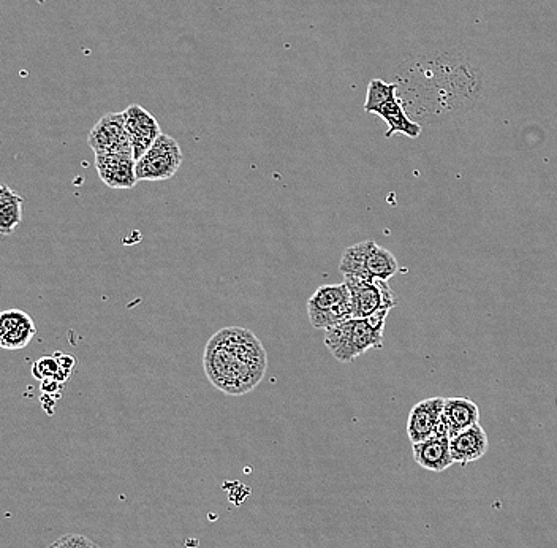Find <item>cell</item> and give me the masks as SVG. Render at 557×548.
Instances as JSON below:
<instances>
[{"label":"cell","mask_w":557,"mask_h":548,"mask_svg":"<svg viewBox=\"0 0 557 548\" xmlns=\"http://www.w3.org/2000/svg\"><path fill=\"white\" fill-rule=\"evenodd\" d=\"M203 366L217 390L225 395L243 396L263 381L268 355L262 341L249 328L227 327L209 339Z\"/></svg>","instance_id":"1"},{"label":"cell","mask_w":557,"mask_h":548,"mask_svg":"<svg viewBox=\"0 0 557 548\" xmlns=\"http://www.w3.org/2000/svg\"><path fill=\"white\" fill-rule=\"evenodd\" d=\"M387 314L369 319H350L325 330V346L338 362L350 363L360 355L383 346Z\"/></svg>","instance_id":"2"},{"label":"cell","mask_w":557,"mask_h":548,"mask_svg":"<svg viewBox=\"0 0 557 548\" xmlns=\"http://www.w3.org/2000/svg\"><path fill=\"white\" fill-rule=\"evenodd\" d=\"M339 270L344 278L388 281L398 273L399 267L395 255L388 249L376 241L366 240L345 249Z\"/></svg>","instance_id":"3"},{"label":"cell","mask_w":557,"mask_h":548,"mask_svg":"<svg viewBox=\"0 0 557 548\" xmlns=\"http://www.w3.org/2000/svg\"><path fill=\"white\" fill-rule=\"evenodd\" d=\"M307 316L314 328H328L353 319L352 298L345 282L323 286L307 300Z\"/></svg>","instance_id":"4"},{"label":"cell","mask_w":557,"mask_h":548,"mask_svg":"<svg viewBox=\"0 0 557 548\" xmlns=\"http://www.w3.org/2000/svg\"><path fill=\"white\" fill-rule=\"evenodd\" d=\"M352 298L353 319H369L390 313L398 305V297L388 286V281L344 278Z\"/></svg>","instance_id":"5"},{"label":"cell","mask_w":557,"mask_h":548,"mask_svg":"<svg viewBox=\"0 0 557 548\" xmlns=\"http://www.w3.org/2000/svg\"><path fill=\"white\" fill-rule=\"evenodd\" d=\"M182 165V151L178 141L162 134L148 153L137 160V178L140 181H167L178 173Z\"/></svg>","instance_id":"6"},{"label":"cell","mask_w":557,"mask_h":548,"mask_svg":"<svg viewBox=\"0 0 557 548\" xmlns=\"http://www.w3.org/2000/svg\"><path fill=\"white\" fill-rule=\"evenodd\" d=\"M88 143L95 156L133 154L129 135H127L124 111L108 113L107 116L99 119V122L89 132Z\"/></svg>","instance_id":"7"},{"label":"cell","mask_w":557,"mask_h":548,"mask_svg":"<svg viewBox=\"0 0 557 548\" xmlns=\"http://www.w3.org/2000/svg\"><path fill=\"white\" fill-rule=\"evenodd\" d=\"M124 119H126L127 135L132 145L133 157L135 160H140L154 145V141L162 135L159 122L141 105L127 107L124 111Z\"/></svg>","instance_id":"8"},{"label":"cell","mask_w":557,"mask_h":548,"mask_svg":"<svg viewBox=\"0 0 557 548\" xmlns=\"http://www.w3.org/2000/svg\"><path fill=\"white\" fill-rule=\"evenodd\" d=\"M100 179L111 189H133L137 186V160L133 154L95 156Z\"/></svg>","instance_id":"9"},{"label":"cell","mask_w":557,"mask_h":548,"mask_svg":"<svg viewBox=\"0 0 557 548\" xmlns=\"http://www.w3.org/2000/svg\"><path fill=\"white\" fill-rule=\"evenodd\" d=\"M37 335V325L26 311L8 309L0 316V346L5 351H21Z\"/></svg>","instance_id":"10"},{"label":"cell","mask_w":557,"mask_h":548,"mask_svg":"<svg viewBox=\"0 0 557 548\" xmlns=\"http://www.w3.org/2000/svg\"><path fill=\"white\" fill-rule=\"evenodd\" d=\"M445 398H429L420 401L410 409L409 420H407V434L412 444L426 441L436 436L442 414H444Z\"/></svg>","instance_id":"11"},{"label":"cell","mask_w":557,"mask_h":548,"mask_svg":"<svg viewBox=\"0 0 557 548\" xmlns=\"http://www.w3.org/2000/svg\"><path fill=\"white\" fill-rule=\"evenodd\" d=\"M488 447V434L480 423L450 439L451 457L459 465L466 466L485 457Z\"/></svg>","instance_id":"12"},{"label":"cell","mask_w":557,"mask_h":548,"mask_svg":"<svg viewBox=\"0 0 557 548\" xmlns=\"http://www.w3.org/2000/svg\"><path fill=\"white\" fill-rule=\"evenodd\" d=\"M414 458L418 466L431 472L447 471L455 463L451 457L450 438L442 436H432L414 444Z\"/></svg>","instance_id":"13"},{"label":"cell","mask_w":557,"mask_h":548,"mask_svg":"<svg viewBox=\"0 0 557 548\" xmlns=\"http://www.w3.org/2000/svg\"><path fill=\"white\" fill-rule=\"evenodd\" d=\"M442 419L447 423L450 439L467 428L474 427L480 420V409L470 398H445Z\"/></svg>","instance_id":"14"},{"label":"cell","mask_w":557,"mask_h":548,"mask_svg":"<svg viewBox=\"0 0 557 548\" xmlns=\"http://www.w3.org/2000/svg\"><path fill=\"white\" fill-rule=\"evenodd\" d=\"M379 115L388 124L387 138L395 134L406 135L409 138H418L421 134V126L407 116L406 110L402 108L399 100L391 99L383 103L382 107L374 113Z\"/></svg>","instance_id":"15"},{"label":"cell","mask_w":557,"mask_h":548,"mask_svg":"<svg viewBox=\"0 0 557 548\" xmlns=\"http://www.w3.org/2000/svg\"><path fill=\"white\" fill-rule=\"evenodd\" d=\"M24 198L13 191L8 184H2L0 189V233L10 235L18 229L23 221Z\"/></svg>","instance_id":"16"},{"label":"cell","mask_w":557,"mask_h":548,"mask_svg":"<svg viewBox=\"0 0 557 548\" xmlns=\"http://www.w3.org/2000/svg\"><path fill=\"white\" fill-rule=\"evenodd\" d=\"M398 84L385 83L383 80H372L368 84V94H366V102H364V111L366 113H376L383 103L388 100L395 99Z\"/></svg>","instance_id":"17"},{"label":"cell","mask_w":557,"mask_h":548,"mask_svg":"<svg viewBox=\"0 0 557 548\" xmlns=\"http://www.w3.org/2000/svg\"><path fill=\"white\" fill-rule=\"evenodd\" d=\"M32 376H34L37 381L42 382L48 381V379H56V381L64 384V382L67 381L64 373H62L61 365H59L57 357L38 358L37 362L32 366Z\"/></svg>","instance_id":"18"},{"label":"cell","mask_w":557,"mask_h":548,"mask_svg":"<svg viewBox=\"0 0 557 548\" xmlns=\"http://www.w3.org/2000/svg\"><path fill=\"white\" fill-rule=\"evenodd\" d=\"M48 548H100L99 545L91 541L89 537L81 536V534H65L59 537L57 541Z\"/></svg>","instance_id":"19"},{"label":"cell","mask_w":557,"mask_h":548,"mask_svg":"<svg viewBox=\"0 0 557 548\" xmlns=\"http://www.w3.org/2000/svg\"><path fill=\"white\" fill-rule=\"evenodd\" d=\"M57 360H59V365H61L62 373H64L65 379H69L70 374H72L73 368H75L76 360L70 355L56 354Z\"/></svg>","instance_id":"20"}]
</instances>
